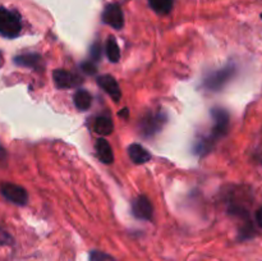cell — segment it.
I'll return each mask as SVG.
<instances>
[{
	"label": "cell",
	"mask_w": 262,
	"mask_h": 261,
	"mask_svg": "<svg viewBox=\"0 0 262 261\" xmlns=\"http://www.w3.org/2000/svg\"><path fill=\"white\" fill-rule=\"evenodd\" d=\"M73 101L74 105L78 110H84L89 109L92 104V96L90 95V92H87L86 90H77L76 94L73 96Z\"/></svg>",
	"instance_id": "14"
},
{
	"label": "cell",
	"mask_w": 262,
	"mask_h": 261,
	"mask_svg": "<svg viewBox=\"0 0 262 261\" xmlns=\"http://www.w3.org/2000/svg\"><path fill=\"white\" fill-rule=\"evenodd\" d=\"M5 160H7V151H5V148L0 143V163H3Z\"/></svg>",
	"instance_id": "22"
},
{
	"label": "cell",
	"mask_w": 262,
	"mask_h": 261,
	"mask_svg": "<svg viewBox=\"0 0 262 261\" xmlns=\"http://www.w3.org/2000/svg\"><path fill=\"white\" fill-rule=\"evenodd\" d=\"M97 84L114 100L115 102H118L122 97V91H120V87L118 84L117 79L114 78L110 74H102L97 78Z\"/></svg>",
	"instance_id": "9"
},
{
	"label": "cell",
	"mask_w": 262,
	"mask_h": 261,
	"mask_svg": "<svg viewBox=\"0 0 262 261\" xmlns=\"http://www.w3.org/2000/svg\"><path fill=\"white\" fill-rule=\"evenodd\" d=\"M90 260L91 261H114L112 256L106 255L104 252H100V251H92L91 255H90Z\"/></svg>",
	"instance_id": "17"
},
{
	"label": "cell",
	"mask_w": 262,
	"mask_h": 261,
	"mask_svg": "<svg viewBox=\"0 0 262 261\" xmlns=\"http://www.w3.org/2000/svg\"><path fill=\"white\" fill-rule=\"evenodd\" d=\"M106 56L112 63H118L120 59V49L118 46L117 40H115L113 36H110L107 38V42H106Z\"/></svg>",
	"instance_id": "15"
},
{
	"label": "cell",
	"mask_w": 262,
	"mask_h": 261,
	"mask_svg": "<svg viewBox=\"0 0 262 261\" xmlns=\"http://www.w3.org/2000/svg\"><path fill=\"white\" fill-rule=\"evenodd\" d=\"M132 214L137 219L152 220L154 206L150 200L146 196H143V194L136 197L132 202Z\"/></svg>",
	"instance_id": "7"
},
{
	"label": "cell",
	"mask_w": 262,
	"mask_h": 261,
	"mask_svg": "<svg viewBox=\"0 0 262 261\" xmlns=\"http://www.w3.org/2000/svg\"><path fill=\"white\" fill-rule=\"evenodd\" d=\"M235 71H237L235 66L233 63H230L228 66H225L224 68L210 72L204 78L202 86L206 90H210V91H220L234 77Z\"/></svg>",
	"instance_id": "3"
},
{
	"label": "cell",
	"mask_w": 262,
	"mask_h": 261,
	"mask_svg": "<svg viewBox=\"0 0 262 261\" xmlns=\"http://www.w3.org/2000/svg\"><path fill=\"white\" fill-rule=\"evenodd\" d=\"M166 123V115L163 112H150L141 119V132L146 137H152L160 132Z\"/></svg>",
	"instance_id": "4"
},
{
	"label": "cell",
	"mask_w": 262,
	"mask_h": 261,
	"mask_svg": "<svg viewBox=\"0 0 262 261\" xmlns=\"http://www.w3.org/2000/svg\"><path fill=\"white\" fill-rule=\"evenodd\" d=\"M95 150H96L97 158L104 164H112L114 161V154H113L112 146L109 145L105 138H99L95 143Z\"/></svg>",
	"instance_id": "12"
},
{
	"label": "cell",
	"mask_w": 262,
	"mask_h": 261,
	"mask_svg": "<svg viewBox=\"0 0 262 261\" xmlns=\"http://www.w3.org/2000/svg\"><path fill=\"white\" fill-rule=\"evenodd\" d=\"M0 193L8 201L13 202L15 205H19V206H23L28 201L27 191L23 187L14 183H10V182H4V183L0 184Z\"/></svg>",
	"instance_id": "5"
},
{
	"label": "cell",
	"mask_w": 262,
	"mask_h": 261,
	"mask_svg": "<svg viewBox=\"0 0 262 261\" xmlns=\"http://www.w3.org/2000/svg\"><path fill=\"white\" fill-rule=\"evenodd\" d=\"M261 18H262V14H261Z\"/></svg>",
	"instance_id": "25"
},
{
	"label": "cell",
	"mask_w": 262,
	"mask_h": 261,
	"mask_svg": "<svg viewBox=\"0 0 262 261\" xmlns=\"http://www.w3.org/2000/svg\"><path fill=\"white\" fill-rule=\"evenodd\" d=\"M127 115H128V110L124 107V109H123V112L119 113V117H125V118H127Z\"/></svg>",
	"instance_id": "23"
},
{
	"label": "cell",
	"mask_w": 262,
	"mask_h": 261,
	"mask_svg": "<svg viewBox=\"0 0 262 261\" xmlns=\"http://www.w3.org/2000/svg\"><path fill=\"white\" fill-rule=\"evenodd\" d=\"M22 31V19L15 10L0 7V35L7 38H14Z\"/></svg>",
	"instance_id": "2"
},
{
	"label": "cell",
	"mask_w": 262,
	"mask_h": 261,
	"mask_svg": "<svg viewBox=\"0 0 262 261\" xmlns=\"http://www.w3.org/2000/svg\"><path fill=\"white\" fill-rule=\"evenodd\" d=\"M82 69H83L86 73L92 74V73H95V72H96V66L94 64V61L89 60V61H86V63L82 64Z\"/></svg>",
	"instance_id": "19"
},
{
	"label": "cell",
	"mask_w": 262,
	"mask_h": 261,
	"mask_svg": "<svg viewBox=\"0 0 262 261\" xmlns=\"http://www.w3.org/2000/svg\"><path fill=\"white\" fill-rule=\"evenodd\" d=\"M53 79L58 89H74L83 82L78 74L64 69H55L53 72Z\"/></svg>",
	"instance_id": "6"
},
{
	"label": "cell",
	"mask_w": 262,
	"mask_h": 261,
	"mask_svg": "<svg viewBox=\"0 0 262 261\" xmlns=\"http://www.w3.org/2000/svg\"><path fill=\"white\" fill-rule=\"evenodd\" d=\"M10 243H12L10 235L4 232H0V245H10Z\"/></svg>",
	"instance_id": "20"
},
{
	"label": "cell",
	"mask_w": 262,
	"mask_h": 261,
	"mask_svg": "<svg viewBox=\"0 0 262 261\" xmlns=\"http://www.w3.org/2000/svg\"><path fill=\"white\" fill-rule=\"evenodd\" d=\"M92 129L100 136H109L114 130V123H113L112 118L107 115H100V117L95 118L94 123H92Z\"/></svg>",
	"instance_id": "11"
},
{
	"label": "cell",
	"mask_w": 262,
	"mask_h": 261,
	"mask_svg": "<svg viewBox=\"0 0 262 261\" xmlns=\"http://www.w3.org/2000/svg\"><path fill=\"white\" fill-rule=\"evenodd\" d=\"M101 58V45L100 44H94L91 48V61H97Z\"/></svg>",
	"instance_id": "18"
},
{
	"label": "cell",
	"mask_w": 262,
	"mask_h": 261,
	"mask_svg": "<svg viewBox=\"0 0 262 261\" xmlns=\"http://www.w3.org/2000/svg\"><path fill=\"white\" fill-rule=\"evenodd\" d=\"M14 63L17 66L23 67V68L36 69V71L41 69L43 66L42 58L36 53H25L20 54V55H17L14 58Z\"/></svg>",
	"instance_id": "10"
},
{
	"label": "cell",
	"mask_w": 262,
	"mask_h": 261,
	"mask_svg": "<svg viewBox=\"0 0 262 261\" xmlns=\"http://www.w3.org/2000/svg\"><path fill=\"white\" fill-rule=\"evenodd\" d=\"M102 22L109 25L115 30H120L124 26V14L122 8L118 4H110L102 13Z\"/></svg>",
	"instance_id": "8"
},
{
	"label": "cell",
	"mask_w": 262,
	"mask_h": 261,
	"mask_svg": "<svg viewBox=\"0 0 262 261\" xmlns=\"http://www.w3.org/2000/svg\"><path fill=\"white\" fill-rule=\"evenodd\" d=\"M128 155L135 164H145L151 159V154L140 143H132L128 147Z\"/></svg>",
	"instance_id": "13"
},
{
	"label": "cell",
	"mask_w": 262,
	"mask_h": 261,
	"mask_svg": "<svg viewBox=\"0 0 262 261\" xmlns=\"http://www.w3.org/2000/svg\"><path fill=\"white\" fill-rule=\"evenodd\" d=\"M3 66V55H2V53H0V67Z\"/></svg>",
	"instance_id": "24"
},
{
	"label": "cell",
	"mask_w": 262,
	"mask_h": 261,
	"mask_svg": "<svg viewBox=\"0 0 262 261\" xmlns=\"http://www.w3.org/2000/svg\"><path fill=\"white\" fill-rule=\"evenodd\" d=\"M256 223H257L258 227L262 228V206L256 212Z\"/></svg>",
	"instance_id": "21"
},
{
	"label": "cell",
	"mask_w": 262,
	"mask_h": 261,
	"mask_svg": "<svg viewBox=\"0 0 262 261\" xmlns=\"http://www.w3.org/2000/svg\"><path fill=\"white\" fill-rule=\"evenodd\" d=\"M148 4L158 14H168L173 9V0H148Z\"/></svg>",
	"instance_id": "16"
},
{
	"label": "cell",
	"mask_w": 262,
	"mask_h": 261,
	"mask_svg": "<svg viewBox=\"0 0 262 261\" xmlns=\"http://www.w3.org/2000/svg\"><path fill=\"white\" fill-rule=\"evenodd\" d=\"M211 117L214 120V125H212L211 135L204 137V140H201L204 142V145L206 147H209L210 150H212L215 146V143L217 142V140H220L222 137H224L228 133L229 129V113L227 112L223 107H212L211 109Z\"/></svg>",
	"instance_id": "1"
}]
</instances>
